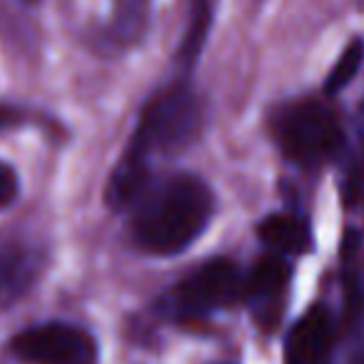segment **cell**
<instances>
[{"label":"cell","instance_id":"6da1fadb","mask_svg":"<svg viewBox=\"0 0 364 364\" xmlns=\"http://www.w3.org/2000/svg\"><path fill=\"white\" fill-rule=\"evenodd\" d=\"M213 213L215 195L203 177L177 172L150 182L132 208V242L155 257L177 255L208 230Z\"/></svg>","mask_w":364,"mask_h":364},{"label":"cell","instance_id":"7a4b0ae2","mask_svg":"<svg viewBox=\"0 0 364 364\" xmlns=\"http://www.w3.org/2000/svg\"><path fill=\"white\" fill-rule=\"evenodd\" d=\"M269 130L282 155L302 167L324 165L344 147L339 117L327 102L314 97H302L277 107L269 117Z\"/></svg>","mask_w":364,"mask_h":364},{"label":"cell","instance_id":"3957f363","mask_svg":"<svg viewBox=\"0 0 364 364\" xmlns=\"http://www.w3.org/2000/svg\"><path fill=\"white\" fill-rule=\"evenodd\" d=\"M203 125V107L185 82H177L145 102L135 135L125 152L150 162L152 155H167L188 147Z\"/></svg>","mask_w":364,"mask_h":364},{"label":"cell","instance_id":"277c9868","mask_svg":"<svg viewBox=\"0 0 364 364\" xmlns=\"http://www.w3.org/2000/svg\"><path fill=\"white\" fill-rule=\"evenodd\" d=\"M245 274L232 259L215 257L203 262L167 294V312L182 322H198L242 299Z\"/></svg>","mask_w":364,"mask_h":364},{"label":"cell","instance_id":"5b68a950","mask_svg":"<svg viewBox=\"0 0 364 364\" xmlns=\"http://www.w3.org/2000/svg\"><path fill=\"white\" fill-rule=\"evenodd\" d=\"M16 357L31 364H92L95 339L80 327L63 322H48L23 329L11 342Z\"/></svg>","mask_w":364,"mask_h":364},{"label":"cell","instance_id":"8992f818","mask_svg":"<svg viewBox=\"0 0 364 364\" xmlns=\"http://www.w3.org/2000/svg\"><path fill=\"white\" fill-rule=\"evenodd\" d=\"M334 342V322L329 309L322 304L307 309L289 329L284 342V364H332Z\"/></svg>","mask_w":364,"mask_h":364},{"label":"cell","instance_id":"52a82bcc","mask_svg":"<svg viewBox=\"0 0 364 364\" xmlns=\"http://www.w3.org/2000/svg\"><path fill=\"white\" fill-rule=\"evenodd\" d=\"M289 274H292V269L284 262L282 255L259 257L255 262V267L245 274L242 299L247 304H252L255 312L259 314V319L274 322V317H277L274 312L279 309L284 292H287Z\"/></svg>","mask_w":364,"mask_h":364},{"label":"cell","instance_id":"ba28073f","mask_svg":"<svg viewBox=\"0 0 364 364\" xmlns=\"http://www.w3.org/2000/svg\"><path fill=\"white\" fill-rule=\"evenodd\" d=\"M257 235L277 255H304L312 247L309 223L292 213H274L259 223Z\"/></svg>","mask_w":364,"mask_h":364},{"label":"cell","instance_id":"9c48e42d","mask_svg":"<svg viewBox=\"0 0 364 364\" xmlns=\"http://www.w3.org/2000/svg\"><path fill=\"white\" fill-rule=\"evenodd\" d=\"M150 16V0H115L112 38L120 46H130L142 38Z\"/></svg>","mask_w":364,"mask_h":364},{"label":"cell","instance_id":"30bf717a","mask_svg":"<svg viewBox=\"0 0 364 364\" xmlns=\"http://www.w3.org/2000/svg\"><path fill=\"white\" fill-rule=\"evenodd\" d=\"M210 21H213V0H193L188 18V31L180 46V63L182 65H193L198 60L203 43L210 33Z\"/></svg>","mask_w":364,"mask_h":364},{"label":"cell","instance_id":"8fae6325","mask_svg":"<svg viewBox=\"0 0 364 364\" xmlns=\"http://www.w3.org/2000/svg\"><path fill=\"white\" fill-rule=\"evenodd\" d=\"M362 63H364V41L357 38V41H352L344 48L339 60L334 63L329 75L324 77V92H327V95H337L339 90H344V87L354 80V75L359 73Z\"/></svg>","mask_w":364,"mask_h":364},{"label":"cell","instance_id":"7c38bea8","mask_svg":"<svg viewBox=\"0 0 364 364\" xmlns=\"http://www.w3.org/2000/svg\"><path fill=\"white\" fill-rule=\"evenodd\" d=\"M347 203L362 205L364 210V102L357 115V160L347 180Z\"/></svg>","mask_w":364,"mask_h":364},{"label":"cell","instance_id":"4fadbf2b","mask_svg":"<svg viewBox=\"0 0 364 364\" xmlns=\"http://www.w3.org/2000/svg\"><path fill=\"white\" fill-rule=\"evenodd\" d=\"M18 195V175L11 165L0 162V210L8 208V205L16 200Z\"/></svg>","mask_w":364,"mask_h":364},{"label":"cell","instance_id":"5bb4252c","mask_svg":"<svg viewBox=\"0 0 364 364\" xmlns=\"http://www.w3.org/2000/svg\"><path fill=\"white\" fill-rule=\"evenodd\" d=\"M21 120V112L13 110L8 105H0V127H8V125H16Z\"/></svg>","mask_w":364,"mask_h":364},{"label":"cell","instance_id":"9a60e30c","mask_svg":"<svg viewBox=\"0 0 364 364\" xmlns=\"http://www.w3.org/2000/svg\"><path fill=\"white\" fill-rule=\"evenodd\" d=\"M352 364H364V349L357 354V357H354V362H352Z\"/></svg>","mask_w":364,"mask_h":364},{"label":"cell","instance_id":"2e32d148","mask_svg":"<svg viewBox=\"0 0 364 364\" xmlns=\"http://www.w3.org/2000/svg\"><path fill=\"white\" fill-rule=\"evenodd\" d=\"M28 3H36V0H28Z\"/></svg>","mask_w":364,"mask_h":364}]
</instances>
